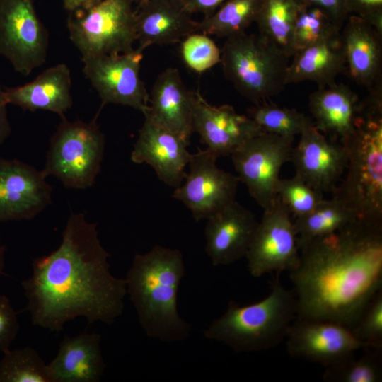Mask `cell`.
I'll return each mask as SVG.
<instances>
[{
    "instance_id": "ab89813d",
    "label": "cell",
    "mask_w": 382,
    "mask_h": 382,
    "mask_svg": "<svg viewBox=\"0 0 382 382\" xmlns=\"http://www.w3.org/2000/svg\"><path fill=\"white\" fill-rule=\"evenodd\" d=\"M191 14L199 13L204 17L213 13L226 0H180Z\"/></svg>"
},
{
    "instance_id": "2e32d148",
    "label": "cell",
    "mask_w": 382,
    "mask_h": 382,
    "mask_svg": "<svg viewBox=\"0 0 382 382\" xmlns=\"http://www.w3.org/2000/svg\"><path fill=\"white\" fill-rule=\"evenodd\" d=\"M192 129L218 158L230 156L246 141L264 133L248 115L228 105H211L199 91L192 93Z\"/></svg>"
},
{
    "instance_id": "7c38bea8",
    "label": "cell",
    "mask_w": 382,
    "mask_h": 382,
    "mask_svg": "<svg viewBox=\"0 0 382 382\" xmlns=\"http://www.w3.org/2000/svg\"><path fill=\"white\" fill-rule=\"evenodd\" d=\"M143 51L100 55L82 59L83 71L101 99L108 103L132 107L144 114L149 108V94L141 79Z\"/></svg>"
},
{
    "instance_id": "30bf717a",
    "label": "cell",
    "mask_w": 382,
    "mask_h": 382,
    "mask_svg": "<svg viewBox=\"0 0 382 382\" xmlns=\"http://www.w3.org/2000/svg\"><path fill=\"white\" fill-rule=\"evenodd\" d=\"M48 45L34 0H0V54L16 72L28 76L42 65Z\"/></svg>"
},
{
    "instance_id": "e575fe53",
    "label": "cell",
    "mask_w": 382,
    "mask_h": 382,
    "mask_svg": "<svg viewBox=\"0 0 382 382\" xmlns=\"http://www.w3.org/2000/svg\"><path fill=\"white\" fill-rule=\"evenodd\" d=\"M277 197L296 218L312 211L323 199V193L295 174L290 178L279 179Z\"/></svg>"
},
{
    "instance_id": "83f0119b",
    "label": "cell",
    "mask_w": 382,
    "mask_h": 382,
    "mask_svg": "<svg viewBox=\"0 0 382 382\" xmlns=\"http://www.w3.org/2000/svg\"><path fill=\"white\" fill-rule=\"evenodd\" d=\"M356 219L354 213L339 200L323 199L309 213L294 221L299 249L311 240L332 233Z\"/></svg>"
},
{
    "instance_id": "7bdbcfd3",
    "label": "cell",
    "mask_w": 382,
    "mask_h": 382,
    "mask_svg": "<svg viewBox=\"0 0 382 382\" xmlns=\"http://www.w3.org/2000/svg\"><path fill=\"white\" fill-rule=\"evenodd\" d=\"M4 253L5 247L2 245L0 239V277L3 274V270L4 267Z\"/></svg>"
},
{
    "instance_id": "1f68e13d",
    "label": "cell",
    "mask_w": 382,
    "mask_h": 382,
    "mask_svg": "<svg viewBox=\"0 0 382 382\" xmlns=\"http://www.w3.org/2000/svg\"><path fill=\"white\" fill-rule=\"evenodd\" d=\"M0 382H52L48 364L32 347L3 352Z\"/></svg>"
},
{
    "instance_id": "9c48e42d",
    "label": "cell",
    "mask_w": 382,
    "mask_h": 382,
    "mask_svg": "<svg viewBox=\"0 0 382 382\" xmlns=\"http://www.w3.org/2000/svg\"><path fill=\"white\" fill-rule=\"evenodd\" d=\"M294 139L264 132L230 155L239 181L264 210L275 203L280 170L291 161Z\"/></svg>"
},
{
    "instance_id": "d6a6232c",
    "label": "cell",
    "mask_w": 382,
    "mask_h": 382,
    "mask_svg": "<svg viewBox=\"0 0 382 382\" xmlns=\"http://www.w3.org/2000/svg\"><path fill=\"white\" fill-rule=\"evenodd\" d=\"M355 358L354 355L325 367L323 379L332 382H378L382 378L381 350Z\"/></svg>"
},
{
    "instance_id": "8fae6325",
    "label": "cell",
    "mask_w": 382,
    "mask_h": 382,
    "mask_svg": "<svg viewBox=\"0 0 382 382\" xmlns=\"http://www.w3.org/2000/svg\"><path fill=\"white\" fill-rule=\"evenodd\" d=\"M291 215L277 197L272 207L264 210L245 255L253 277L290 272L298 265L300 249Z\"/></svg>"
},
{
    "instance_id": "7a4b0ae2",
    "label": "cell",
    "mask_w": 382,
    "mask_h": 382,
    "mask_svg": "<svg viewBox=\"0 0 382 382\" xmlns=\"http://www.w3.org/2000/svg\"><path fill=\"white\" fill-rule=\"evenodd\" d=\"M296 318L329 320L352 328L382 290V225L356 219L300 248L289 272Z\"/></svg>"
},
{
    "instance_id": "74e56055",
    "label": "cell",
    "mask_w": 382,
    "mask_h": 382,
    "mask_svg": "<svg viewBox=\"0 0 382 382\" xmlns=\"http://www.w3.org/2000/svg\"><path fill=\"white\" fill-rule=\"evenodd\" d=\"M349 15L359 16L382 35V0H344Z\"/></svg>"
},
{
    "instance_id": "f1b7e54d",
    "label": "cell",
    "mask_w": 382,
    "mask_h": 382,
    "mask_svg": "<svg viewBox=\"0 0 382 382\" xmlns=\"http://www.w3.org/2000/svg\"><path fill=\"white\" fill-rule=\"evenodd\" d=\"M262 0H226L198 21V32L227 38L245 32L256 21Z\"/></svg>"
},
{
    "instance_id": "cb8c5ba5",
    "label": "cell",
    "mask_w": 382,
    "mask_h": 382,
    "mask_svg": "<svg viewBox=\"0 0 382 382\" xmlns=\"http://www.w3.org/2000/svg\"><path fill=\"white\" fill-rule=\"evenodd\" d=\"M98 333L66 336L48 364L52 382H97L105 368Z\"/></svg>"
},
{
    "instance_id": "d590c367",
    "label": "cell",
    "mask_w": 382,
    "mask_h": 382,
    "mask_svg": "<svg viewBox=\"0 0 382 382\" xmlns=\"http://www.w3.org/2000/svg\"><path fill=\"white\" fill-rule=\"evenodd\" d=\"M351 329L365 349H382V290L369 301Z\"/></svg>"
},
{
    "instance_id": "f6af8a7d",
    "label": "cell",
    "mask_w": 382,
    "mask_h": 382,
    "mask_svg": "<svg viewBox=\"0 0 382 382\" xmlns=\"http://www.w3.org/2000/svg\"><path fill=\"white\" fill-rule=\"evenodd\" d=\"M142 1H144V0H142Z\"/></svg>"
},
{
    "instance_id": "e0dca14e",
    "label": "cell",
    "mask_w": 382,
    "mask_h": 382,
    "mask_svg": "<svg viewBox=\"0 0 382 382\" xmlns=\"http://www.w3.org/2000/svg\"><path fill=\"white\" fill-rule=\"evenodd\" d=\"M291 161L296 175L323 193L337 185L346 169L347 153L343 144L329 141L313 123L300 134Z\"/></svg>"
},
{
    "instance_id": "603a6c76",
    "label": "cell",
    "mask_w": 382,
    "mask_h": 382,
    "mask_svg": "<svg viewBox=\"0 0 382 382\" xmlns=\"http://www.w3.org/2000/svg\"><path fill=\"white\" fill-rule=\"evenodd\" d=\"M71 89V71L65 64L46 69L28 83L4 88L8 104L25 110L50 111L62 118L73 104Z\"/></svg>"
},
{
    "instance_id": "8992f818",
    "label": "cell",
    "mask_w": 382,
    "mask_h": 382,
    "mask_svg": "<svg viewBox=\"0 0 382 382\" xmlns=\"http://www.w3.org/2000/svg\"><path fill=\"white\" fill-rule=\"evenodd\" d=\"M221 62L225 77L241 95L257 104L280 93L289 59L258 34L245 32L226 38Z\"/></svg>"
},
{
    "instance_id": "3957f363",
    "label": "cell",
    "mask_w": 382,
    "mask_h": 382,
    "mask_svg": "<svg viewBox=\"0 0 382 382\" xmlns=\"http://www.w3.org/2000/svg\"><path fill=\"white\" fill-rule=\"evenodd\" d=\"M185 273L178 249L156 245L144 254H136L127 272V294L136 310L139 324L150 337L171 342L185 340L191 324L177 308L178 291Z\"/></svg>"
},
{
    "instance_id": "836d02e7",
    "label": "cell",
    "mask_w": 382,
    "mask_h": 382,
    "mask_svg": "<svg viewBox=\"0 0 382 382\" xmlns=\"http://www.w3.org/2000/svg\"><path fill=\"white\" fill-rule=\"evenodd\" d=\"M180 42L182 60L195 73L202 74L221 62V50L207 34L195 32Z\"/></svg>"
},
{
    "instance_id": "f35d334b",
    "label": "cell",
    "mask_w": 382,
    "mask_h": 382,
    "mask_svg": "<svg viewBox=\"0 0 382 382\" xmlns=\"http://www.w3.org/2000/svg\"><path fill=\"white\" fill-rule=\"evenodd\" d=\"M300 1L323 9L341 28L349 16L344 0H300Z\"/></svg>"
},
{
    "instance_id": "4316f807",
    "label": "cell",
    "mask_w": 382,
    "mask_h": 382,
    "mask_svg": "<svg viewBox=\"0 0 382 382\" xmlns=\"http://www.w3.org/2000/svg\"><path fill=\"white\" fill-rule=\"evenodd\" d=\"M300 0H262L255 23L258 35L289 58L294 54V29Z\"/></svg>"
},
{
    "instance_id": "7402d4cb",
    "label": "cell",
    "mask_w": 382,
    "mask_h": 382,
    "mask_svg": "<svg viewBox=\"0 0 382 382\" xmlns=\"http://www.w3.org/2000/svg\"><path fill=\"white\" fill-rule=\"evenodd\" d=\"M192 93L185 87L178 70L168 68L157 76L144 116L190 144L193 133Z\"/></svg>"
},
{
    "instance_id": "5b68a950",
    "label": "cell",
    "mask_w": 382,
    "mask_h": 382,
    "mask_svg": "<svg viewBox=\"0 0 382 382\" xmlns=\"http://www.w3.org/2000/svg\"><path fill=\"white\" fill-rule=\"evenodd\" d=\"M297 316L294 291L286 289L277 277L263 299L245 306L230 301L226 311L203 331L205 338L223 342L236 352L273 348L286 339Z\"/></svg>"
},
{
    "instance_id": "484cf974",
    "label": "cell",
    "mask_w": 382,
    "mask_h": 382,
    "mask_svg": "<svg viewBox=\"0 0 382 382\" xmlns=\"http://www.w3.org/2000/svg\"><path fill=\"white\" fill-rule=\"evenodd\" d=\"M289 62L286 84L310 81L318 88L336 83L338 75L346 71L341 35L295 52Z\"/></svg>"
},
{
    "instance_id": "4fadbf2b",
    "label": "cell",
    "mask_w": 382,
    "mask_h": 382,
    "mask_svg": "<svg viewBox=\"0 0 382 382\" xmlns=\"http://www.w3.org/2000/svg\"><path fill=\"white\" fill-rule=\"evenodd\" d=\"M218 157L207 148L190 154L189 171L172 197L183 202L196 221L207 219L236 200L239 179L219 168Z\"/></svg>"
},
{
    "instance_id": "ee69618b",
    "label": "cell",
    "mask_w": 382,
    "mask_h": 382,
    "mask_svg": "<svg viewBox=\"0 0 382 382\" xmlns=\"http://www.w3.org/2000/svg\"><path fill=\"white\" fill-rule=\"evenodd\" d=\"M132 1L133 4H135L137 5H138L139 3H141L142 1V0H131Z\"/></svg>"
},
{
    "instance_id": "ffe728a7",
    "label": "cell",
    "mask_w": 382,
    "mask_h": 382,
    "mask_svg": "<svg viewBox=\"0 0 382 382\" xmlns=\"http://www.w3.org/2000/svg\"><path fill=\"white\" fill-rule=\"evenodd\" d=\"M180 0H144L134 9L137 48L180 42L198 32V21Z\"/></svg>"
},
{
    "instance_id": "ac0fdd59",
    "label": "cell",
    "mask_w": 382,
    "mask_h": 382,
    "mask_svg": "<svg viewBox=\"0 0 382 382\" xmlns=\"http://www.w3.org/2000/svg\"><path fill=\"white\" fill-rule=\"evenodd\" d=\"M207 220L205 250L214 266L245 257L258 224L250 210L234 200Z\"/></svg>"
},
{
    "instance_id": "60d3db41",
    "label": "cell",
    "mask_w": 382,
    "mask_h": 382,
    "mask_svg": "<svg viewBox=\"0 0 382 382\" xmlns=\"http://www.w3.org/2000/svg\"><path fill=\"white\" fill-rule=\"evenodd\" d=\"M8 105L5 90L2 88L0 82V145L7 139L11 132L8 117Z\"/></svg>"
},
{
    "instance_id": "6da1fadb",
    "label": "cell",
    "mask_w": 382,
    "mask_h": 382,
    "mask_svg": "<svg viewBox=\"0 0 382 382\" xmlns=\"http://www.w3.org/2000/svg\"><path fill=\"white\" fill-rule=\"evenodd\" d=\"M109 257L96 224L71 213L59 248L35 259L31 276L21 282L33 324L59 332L77 317L113 323L123 312L127 289L125 279L111 274Z\"/></svg>"
},
{
    "instance_id": "8d00e7d4",
    "label": "cell",
    "mask_w": 382,
    "mask_h": 382,
    "mask_svg": "<svg viewBox=\"0 0 382 382\" xmlns=\"http://www.w3.org/2000/svg\"><path fill=\"white\" fill-rule=\"evenodd\" d=\"M17 313L10 300L0 295V352L8 349L19 330Z\"/></svg>"
},
{
    "instance_id": "52a82bcc",
    "label": "cell",
    "mask_w": 382,
    "mask_h": 382,
    "mask_svg": "<svg viewBox=\"0 0 382 382\" xmlns=\"http://www.w3.org/2000/svg\"><path fill=\"white\" fill-rule=\"evenodd\" d=\"M96 116L90 122L69 121L64 117L50 139L44 168L68 188L92 186L100 172L105 150V136Z\"/></svg>"
},
{
    "instance_id": "4dcf8cb0",
    "label": "cell",
    "mask_w": 382,
    "mask_h": 382,
    "mask_svg": "<svg viewBox=\"0 0 382 382\" xmlns=\"http://www.w3.org/2000/svg\"><path fill=\"white\" fill-rule=\"evenodd\" d=\"M248 116L265 133L292 138L313 123L310 117L295 109L266 101L250 108Z\"/></svg>"
},
{
    "instance_id": "9a60e30c",
    "label": "cell",
    "mask_w": 382,
    "mask_h": 382,
    "mask_svg": "<svg viewBox=\"0 0 382 382\" xmlns=\"http://www.w3.org/2000/svg\"><path fill=\"white\" fill-rule=\"evenodd\" d=\"M42 170L16 159L0 158V222L32 219L52 202Z\"/></svg>"
},
{
    "instance_id": "44dd1931",
    "label": "cell",
    "mask_w": 382,
    "mask_h": 382,
    "mask_svg": "<svg viewBox=\"0 0 382 382\" xmlns=\"http://www.w3.org/2000/svg\"><path fill=\"white\" fill-rule=\"evenodd\" d=\"M340 35L349 76L369 92L381 87L382 35L363 18L349 15Z\"/></svg>"
},
{
    "instance_id": "b9f144b4",
    "label": "cell",
    "mask_w": 382,
    "mask_h": 382,
    "mask_svg": "<svg viewBox=\"0 0 382 382\" xmlns=\"http://www.w3.org/2000/svg\"><path fill=\"white\" fill-rule=\"evenodd\" d=\"M64 8L70 12L89 7L101 0H62Z\"/></svg>"
},
{
    "instance_id": "f546056e",
    "label": "cell",
    "mask_w": 382,
    "mask_h": 382,
    "mask_svg": "<svg viewBox=\"0 0 382 382\" xmlns=\"http://www.w3.org/2000/svg\"><path fill=\"white\" fill-rule=\"evenodd\" d=\"M341 29L325 11L302 3L294 24V50L338 37Z\"/></svg>"
},
{
    "instance_id": "d4e9b609",
    "label": "cell",
    "mask_w": 382,
    "mask_h": 382,
    "mask_svg": "<svg viewBox=\"0 0 382 382\" xmlns=\"http://www.w3.org/2000/svg\"><path fill=\"white\" fill-rule=\"evenodd\" d=\"M360 106L357 93L343 83L318 88L309 96L314 126L341 141L353 132Z\"/></svg>"
},
{
    "instance_id": "5bb4252c",
    "label": "cell",
    "mask_w": 382,
    "mask_h": 382,
    "mask_svg": "<svg viewBox=\"0 0 382 382\" xmlns=\"http://www.w3.org/2000/svg\"><path fill=\"white\" fill-rule=\"evenodd\" d=\"M288 353L297 358L335 365L354 355L364 345L345 325L321 320L296 318L286 339Z\"/></svg>"
},
{
    "instance_id": "d6986e66",
    "label": "cell",
    "mask_w": 382,
    "mask_h": 382,
    "mask_svg": "<svg viewBox=\"0 0 382 382\" xmlns=\"http://www.w3.org/2000/svg\"><path fill=\"white\" fill-rule=\"evenodd\" d=\"M188 145L175 134L145 117L130 157L135 163L151 166L159 180L175 188L186 174L191 154Z\"/></svg>"
},
{
    "instance_id": "ba28073f",
    "label": "cell",
    "mask_w": 382,
    "mask_h": 382,
    "mask_svg": "<svg viewBox=\"0 0 382 382\" xmlns=\"http://www.w3.org/2000/svg\"><path fill=\"white\" fill-rule=\"evenodd\" d=\"M132 4L131 0H101L69 13V37L82 59L134 50L137 38Z\"/></svg>"
},
{
    "instance_id": "277c9868",
    "label": "cell",
    "mask_w": 382,
    "mask_h": 382,
    "mask_svg": "<svg viewBox=\"0 0 382 382\" xmlns=\"http://www.w3.org/2000/svg\"><path fill=\"white\" fill-rule=\"evenodd\" d=\"M341 143L347 153L346 174L332 197L357 219L382 225V93H369L361 103L354 129Z\"/></svg>"
}]
</instances>
